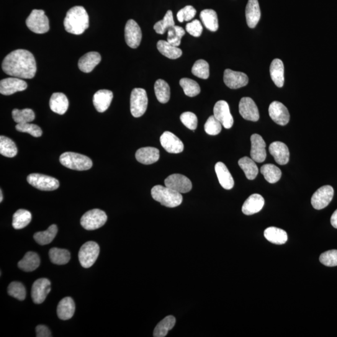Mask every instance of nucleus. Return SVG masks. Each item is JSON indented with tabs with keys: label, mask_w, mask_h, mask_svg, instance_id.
<instances>
[{
	"label": "nucleus",
	"mask_w": 337,
	"mask_h": 337,
	"mask_svg": "<svg viewBox=\"0 0 337 337\" xmlns=\"http://www.w3.org/2000/svg\"><path fill=\"white\" fill-rule=\"evenodd\" d=\"M265 204L264 197L261 195L254 194L248 197L244 203L242 210L247 215H253L260 212Z\"/></svg>",
	"instance_id": "obj_22"
},
{
	"label": "nucleus",
	"mask_w": 337,
	"mask_h": 337,
	"mask_svg": "<svg viewBox=\"0 0 337 337\" xmlns=\"http://www.w3.org/2000/svg\"><path fill=\"white\" fill-rule=\"evenodd\" d=\"M270 74H271L272 81L277 87H282L284 84V66L282 60L279 59H275L270 67Z\"/></svg>",
	"instance_id": "obj_30"
},
{
	"label": "nucleus",
	"mask_w": 337,
	"mask_h": 337,
	"mask_svg": "<svg viewBox=\"0 0 337 337\" xmlns=\"http://www.w3.org/2000/svg\"><path fill=\"white\" fill-rule=\"evenodd\" d=\"M164 184L166 187L181 194L189 192L192 187L190 179L180 174H172L167 177L164 181Z\"/></svg>",
	"instance_id": "obj_11"
},
{
	"label": "nucleus",
	"mask_w": 337,
	"mask_h": 337,
	"mask_svg": "<svg viewBox=\"0 0 337 337\" xmlns=\"http://www.w3.org/2000/svg\"><path fill=\"white\" fill-rule=\"evenodd\" d=\"M223 81L226 86L231 89H239L246 86L249 83V78L247 74L242 72L226 69L223 73Z\"/></svg>",
	"instance_id": "obj_17"
},
{
	"label": "nucleus",
	"mask_w": 337,
	"mask_h": 337,
	"mask_svg": "<svg viewBox=\"0 0 337 337\" xmlns=\"http://www.w3.org/2000/svg\"><path fill=\"white\" fill-rule=\"evenodd\" d=\"M157 48L162 55L165 56L167 58L171 59V60H176V59L181 57L182 55V51L181 49L171 45L166 41H159L157 43Z\"/></svg>",
	"instance_id": "obj_33"
},
{
	"label": "nucleus",
	"mask_w": 337,
	"mask_h": 337,
	"mask_svg": "<svg viewBox=\"0 0 337 337\" xmlns=\"http://www.w3.org/2000/svg\"><path fill=\"white\" fill-rule=\"evenodd\" d=\"M136 158L140 163L149 165L159 160V151L153 147L140 148L136 152Z\"/></svg>",
	"instance_id": "obj_27"
},
{
	"label": "nucleus",
	"mask_w": 337,
	"mask_h": 337,
	"mask_svg": "<svg viewBox=\"0 0 337 337\" xmlns=\"http://www.w3.org/2000/svg\"><path fill=\"white\" fill-rule=\"evenodd\" d=\"M176 321V318L174 316H166L157 325L154 330L153 336L154 337L166 336L168 335L169 331L174 328Z\"/></svg>",
	"instance_id": "obj_36"
},
{
	"label": "nucleus",
	"mask_w": 337,
	"mask_h": 337,
	"mask_svg": "<svg viewBox=\"0 0 337 337\" xmlns=\"http://www.w3.org/2000/svg\"><path fill=\"white\" fill-rule=\"evenodd\" d=\"M334 190L330 186H324L319 188L313 194L311 203L313 208L321 210L330 204L333 199Z\"/></svg>",
	"instance_id": "obj_10"
},
{
	"label": "nucleus",
	"mask_w": 337,
	"mask_h": 337,
	"mask_svg": "<svg viewBox=\"0 0 337 337\" xmlns=\"http://www.w3.org/2000/svg\"><path fill=\"white\" fill-rule=\"evenodd\" d=\"M27 27L37 34H44L50 30L49 20L42 10H33L26 21Z\"/></svg>",
	"instance_id": "obj_5"
},
{
	"label": "nucleus",
	"mask_w": 337,
	"mask_h": 337,
	"mask_svg": "<svg viewBox=\"0 0 337 337\" xmlns=\"http://www.w3.org/2000/svg\"><path fill=\"white\" fill-rule=\"evenodd\" d=\"M101 56L95 51L87 53L79 59L78 67L84 73H88L94 69L97 64L101 62Z\"/></svg>",
	"instance_id": "obj_23"
},
{
	"label": "nucleus",
	"mask_w": 337,
	"mask_h": 337,
	"mask_svg": "<svg viewBox=\"0 0 337 337\" xmlns=\"http://www.w3.org/2000/svg\"><path fill=\"white\" fill-rule=\"evenodd\" d=\"M175 23L173 14L171 10L167 12L163 20L157 22L154 26V29L158 34L163 35L170 28L174 27Z\"/></svg>",
	"instance_id": "obj_44"
},
{
	"label": "nucleus",
	"mask_w": 337,
	"mask_h": 337,
	"mask_svg": "<svg viewBox=\"0 0 337 337\" xmlns=\"http://www.w3.org/2000/svg\"><path fill=\"white\" fill-rule=\"evenodd\" d=\"M156 96L161 103L165 104L169 101L171 91L168 83L163 79H159L154 84Z\"/></svg>",
	"instance_id": "obj_40"
},
{
	"label": "nucleus",
	"mask_w": 337,
	"mask_h": 337,
	"mask_svg": "<svg viewBox=\"0 0 337 337\" xmlns=\"http://www.w3.org/2000/svg\"><path fill=\"white\" fill-rule=\"evenodd\" d=\"M200 18L205 28L210 32H215L218 30L217 15L214 10L211 9L203 10L200 13Z\"/></svg>",
	"instance_id": "obj_34"
},
{
	"label": "nucleus",
	"mask_w": 337,
	"mask_h": 337,
	"mask_svg": "<svg viewBox=\"0 0 337 337\" xmlns=\"http://www.w3.org/2000/svg\"><path fill=\"white\" fill-rule=\"evenodd\" d=\"M204 130L208 135H217L222 130V124L216 119L214 116H211L205 123Z\"/></svg>",
	"instance_id": "obj_50"
},
{
	"label": "nucleus",
	"mask_w": 337,
	"mask_h": 337,
	"mask_svg": "<svg viewBox=\"0 0 337 337\" xmlns=\"http://www.w3.org/2000/svg\"><path fill=\"white\" fill-rule=\"evenodd\" d=\"M182 124L190 130H195L197 127L198 120L196 115L191 112H185L180 117Z\"/></svg>",
	"instance_id": "obj_51"
},
{
	"label": "nucleus",
	"mask_w": 337,
	"mask_h": 337,
	"mask_svg": "<svg viewBox=\"0 0 337 337\" xmlns=\"http://www.w3.org/2000/svg\"><path fill=\"white\" fill-rule=\"evenodd\" d=\"M270 117L275 123L280 126H285L290 121V114L285 105L279 101L272 102L269 105Z\"/></svg>",
	"instance_id": "obj_16"
},
{
	"label": "nucleus",
	"mask_w": 337,
	"mask_h": 337,
	"mask_svg": "<svg viewBox=\"0 0 337 337\" xmlns=\"http://www.w3.org/2000/svg\"><path fill=\"white\" fill-rule=\"evenodd\" d=\"M107 220L106 213L103 210L94 209L87 211L82 216L81 225L86 230L93 231L102 227Z\"/></svg>",
	"instance_id": "obj_7"
},
{
	"label": "nucleus",
	"mask_w": 337,
	"mask_h": 337,
	"mask_svg": "<svg viewBox=\"0 0 337 337\" xmlns=\"http://www.w3.org/2000/svg\"><path fill=\"white\" fill-rule=\"evenodd\" d=\"M185 31L181 27L178 26H174L170 28L168 32V38H167V42H169L171 45L178 47L181 45V39L182 37L185 35Z\"/></svg>",
	"instance_id": "obj_46"
},
{
	"label": "nucleus",
	"mask_w": 337,
	"mask_h": 337,
	"mask_svg": "<svg viewBox=\"0 0 337 337\" xmlns=\"http://www.w3.org/2000/svg\"><path fill=\"white\" fill-rule=\"evenodd\" d=\"M60 162L66 168L76 171H86L92 168L91 159L83 154L66 152L60 157Z\"/></svg>",
	"instance_id": "obj_4"
},
{
	"label": "nucleus",
	"mask_w": 337,
	"mask_h": 337,
	"mask_svg": "<svg viewBox=\"0 0 337 337\" xmlns=\"http://www.w3.org/2000/svg\"><path fill=\"white\" fill-rule=\"evenodd\" d=\"M261 172L266 181L271 184L276 183L282 176V172L280 169L272 164H267L262 166Z\"/></svg>",
	"instance_id": "obj_39"
},
{
	"label": "nucleus",
	"mask_w": 337,
	"mask_h": 337,
	"mask_svg": "<svg viewBox=\"0 0 337 337\" xmlns=\"http://www.w3.org/2000/svg\"><path fill=\"white\" fill-rule=\"evenodd\" d=\"M50 107L52 111L63 115L69 107L68 97L62 92H55L50 100Z\"/></svg>",
	"instance_id": "obj_28"
},
{
	"label": "nucleus",
	"mask_w": 337,
	"mask_h": 337,
	"mask_svg": "<svg viewBox=\"0 0 337 337\" xmlns=\"http://www.w3.org/2000/svg\"><path fill=\"white\" fill-rule=\"evenodd\" d=\"M75 312V303L73 298L65 297L59 302L57 307V315L61 320H67L73 317Z\"/></svg>",
	"instance_id": "obj_29"
},
{
	"label": "nucleus",
	"mask_w": 337,
	"mask_h": 337,
	"mask_svg": "<svg viewBox=\"0 0 337 337\" xmlns=\"http://www.w3.org/2000/svg\"><path fill=\"white\" fill-rule=\"evenodd\" d=\"M2 69L8 75L20 79H32L37 73V63L33 54L22 50L12 51L5 58Z\"/></svg>",
	"instance_id": "obj_1"
},
{
	"label": "nucleus",
	"mask_w": 337,
	"mask_h": 337,
	"mask_svg": "<svg viewBox=\"0 0 337 337\" xmlns=\"http://www.w3.org/2000/svg\"><path fill=\"white\" fill-rule=\"evenodd\" d=\"M36 333L37 337H51V333L47 326L43 325H38L36 327Z\"/></svg>",
	"instance_id": "obj_55"
},
{
	"label": "nucleus",
	"mask_w": 337,
	"mask_h": 337,
	"mask_svg": "<svg viewBox=\"0 0 337 337\" xmlns=\"http://www.w3.org/2000/svg\"><path fill=\"white\" fill-rule=\"evenodd\" d=\"M27 181L35 188L45 191L55 190L60 186L58 179L42 174H30L27 177Z\"/></svg>",
	"instance_id": "obj_9"
},
{
	"label": "nucleus",
	"mask_w": 337,
	"mask_h": 337,
	"mask_svg": "<svg viewBox=\"0 0 337 337\" xmlns=\"http://www.w3.org/2000/svg\"><path fill=\"white\" fill-rule=\"evenodd\" d=\"M331 224L334 228L337 229V209L333 212L331 215L330 219Z\"/></svg>",
	"instance_id": "obj_56"
},
{
	"label": "nucleus",
	"mask_w": 337,
	"mask_h": 337,
	"mask_svg": "<svg viewBox=\"0 0 337 337\" xmlns=\"http://www.w3.org/2000/svg\"><path fill=\"white\" fill-rule=\"evenodd\" d=\"M148 98L145 89L135 88L131 92L130 105L131 115L135 118L142 117L147 109Z\"/></svg>",
	"instance_id": "obj_6"
},
{
	"label": "nucleus",
	"mask_w": 337,
	"mask_h": 337,
	"mask_svg": "<svg viewBox=\"0 0 337 337\" xmlns=\"http://www.w3.org/2000/svg\"><path fill=\"white\" fill-rule=\"evenodd\" d=\"M57 233V226L53 224L50 226L48 230L45 231L35 233L33 236V238L40 245H47L54 240Z\"/></svg>",
	"instance_id": "obj_38"
},
{
	"label": "nucleus",
	"mask_w": 337,
	"mask_h": 337,
	"mask_svg": "<svg viewBox=\"0 0 337 337\" xmlns=\"http://www.w3.org/2000/svg\"><path fill=\"white\" fill-rule=\"evenodd\" d=\"M269 152L274 157L275 161L280 165H285L289 161V148L285 144L276 141L269 146Z\"/></svg>",
	"instance_id": "obj_21"
},
{
	"label": "nucleus",
	"mask_w": 337,
	"mask_h": 337,
	"mask_svg": "<svg viewBox=\"0 0 337 337\" xmlns=\"http://www.w3.org/2000/svg\"><path fill=\"white\" fill-rule=\"evenodd\" d=\"M40 259L39 256L34 252H28L23 258L19 262L18 266L25 272H33L40 266Z\"/></svg>",
	"instance_id": "obj_31"
},
{
	"label": "nucleus",
	"mask_w": 337,
	"mask_h": 337,
	"mask_svg": "<svg viewBox=\"0 0 337 337\" xmlns=\"http://www.w3.org/2000/svg\"><path fill=\"white\" fill-rule=\"evenodd\" d=\"M125 40L131 48H137L142 40L141 28L135 20H128L125 30Z\"/></svg>",
	"instance_id": "obj_13"
},
{
	"label": "nucleus",
	"mask_w": 337,
	"mask_h": 337,
	"mask_svg": "<svg viewBox=\"0 0 337 337\" xmlns=\"http://www.w3.org/2000/svg\"><path fill=\"white\" fill-rule=\"evenodd\" d=\"M161 146L167 152L172 154H178L184 151V144L173 133L166 131L160 138Z\"/></svg>",
	"instance_id": "obj_18"
},
{
	"label": "nucleus",
	"mask_w": 337,
	"mask_h": 337,
	"mask_svg": "<svg viewBox=\"0 0 337 337\" xmlns=\"http://www.w3.org/2000/svg\"><path fill=\"white\" fill-rule=\"evenodd\" d=\"M18 153V148L11 139L0 136V154L7 158H14Z\"/></svg>",
	"instance_id": "obj_42"
},
{
	"label": "nucleus",
	"mask_w": 337,
	"mask_h": 337,
	"mask_svg": "<svg viewBox=\"0 0 337 337\" xmlns=\"http://www.w3.org/2000/svg\"><path fill=\"white\" fill-rule=\"evenodd\" d=\"M151 195L156 201L160 202L164 206L173 208L181 204L183 197L181 193L175 190L158 185L153 187Z\"/></svg>",
	"instance_id": "obj_3"
},
{
	"label": "nucleus",
	"mask_w": 337,
	"mask_h": 337,
	"mask_svg": "<svg viewBox=\"0 0 337 337\" xmlns=\"http://www.w3.org/2000/svg\"><path fill=\"white\" fill-rule=\"evenodd\" d=\"M3 198H4V196H3V192L2 190H0V202L3 201Z\"/></svg>",
	"instance_id": "obj_57"
},
{
	"label": "nucleus",
	"mask_w": 337,
	"mask_h": 337,
	"mask_svg": "<svg viewBox=\"0 0 337 337\" xmlns=\"http://www.w3.org/2000/svg\"><path fill=\"white\" fill-rule=\"evenodd\" d=\"M192 73L199 78L204 79L209 78V64L204 60H197L192 66Z\"/></svg>",
	"instance_id": "obj_47"
},
{
	"label": "nucleus",
	"mask_w": 337,
	"mask_h": 337,
	"mask_svg": "<svg viewBox=\"0 0 337 337\" xmlns=\"http://www.w3.org/2000/svg\"><path fill=\"white\" fill-rule=\"evenodd\" d=\"M215 171L221 186L227 190L233 189L234 186V179L225 164L218 162L215 164Z\"/></svg>",
	"instance_id": "obj_26"
},
{
	"label": "nucleus",
	"mask_w": 337,
	"mask_h": 337,
	"mask_svg": "<svg viewBox=\"0 0 337 337\" xmlns=\"http://www.w3.org/2000/svg\"><path fill=\"white\" fill-rule=\"evenodd\" d=\"M99 254V246L93 241L87 242L81 246L78 257L81 266L89 268L96 261Z\"/></svg>",
	"instance_id": "obj_8"
},
{
	"label": "nucleus",
	"mask_w": 337,
	"mask_h": 337,
	"mask_svg": "<svg viewBox=\"0 0 337 337\" xmlns=\"http://www.w3.org/2000/svg\"><path fill=\"white\" fill-rule=\"evenodd\" d=\"M238 163L239 166L245 173L247 178L249 180L256 179L259 173V169L253 159L249 158L248 157H244L239 159Z\"/></svg>",
	"instance_id": "obj_37"
},
{
	"label": "nucleus",
	"mask_w": 337,
	"mask_h": 337,
	"mask_svg": "<svg viewBox=\"0 0 337 337\" xmlns=\"http://www.w3.org/2000/svg\"><path fill=\"white\" fill-rule=\"evenodd\" d=\"M261 13L258 0H249L246 9V21L248 27L254 28L261 19Z\"/></svg>",
	"instance_id": "obj_25"
},
{
	"label": "nucleus",
	"mask_w": 337,
	"mask_h": 337,
	"mask_svg": "<svg viewBox=\"0 0 337 337\" xmlns=\"http://www.w3.org/2000/svg\"><path fill=\"white\" fill-rule=\"evenodd\" d=\"M179 84L183 89L185 94L189 97H194L200 93V87L196 81L189 78H182Z\"/></svg>",
	"instance_id": "obj_45"
},
{
	"label": "nucleus",
	"mask_w": 337,
	"mask_h": 337,
	"mask_svg": "<svg viewBox=\"0 0 337 337\" xmlns=\"http://www.w3.org/2000/svg\"><path fill=\"white\" fill-rule=\"evenodd\" d=\"M32 219V213L27 210L19 209L13 216L12 226L15 230H22L27 227Z\"/></svg>",
	"instance_id": "obj_35"
},
{
	"label": "nucleus",
	"mask_w": 337,
	"mask_h": 337,
	"mask_svg": "<svg viewBox=\"0 0 337 337\" xmlns=\"http://www.w3.org/2000/svg\"><path fill=\"white\" fill-rule=\"evenodd\" d=\"M320 261L325 266H337V250H330L321 254Z\"/></svg>",
	"instance_id": "obj_52"
},
{
	"label": "nucleus",
	"mask_w": 337,
	"mask_h": 337,
	"mask_svg": "<svg viewBox=\"0 0 337 337\" xmlns=\"http://www.w3.org/2000/svg\"><path fill=\"white\" fill-rule=\"evenodd\" d=\"M64 27L67 32L79 35L89 27V16L84 8L76 6L67 12L64 20Z\"/></svg>",
	"instance_id": "obj_2"
},
{
	"label": "nucleus",
	"mask_w": 337,
	"mask_h": 337,
	"mask_svg": "<svg viewBox=\"0 0 337 337\" xmlns=\"http://www.w3.org/2000/svg\"><path fill=\"white\" fill-rule=\"evenodd\" d=\"M8 293L12 297L19 300H24L27 295L26 289L21 282H13L8 287Z\"/></svg>",
	"instance_id": "obj_48"
},
{
	"label": "nucleus",
	"mask_w": 337,
	"mask_h": 337,
	"mask_svg": "<svg viewBox=\"0 0 337 337\" xmlns=\"http://www.w3.org/2000/svg\"><path fill=\"white\" fill-rule=\"evenodd\" d=\"M251 156L255 162L262 163L266 160L267 154L266 144L261 136L254 134L251 136Z\"/></svg>",
	"instance_id": "obj_20"
},
{
	"label": "nucleus",
	"mask_w": 337,
	"mask_h": 337,
	"mask_svg": "<svg viewBox=\"0 0 337 337\" xmlns=\"http://www.w3.org/2000/svg\"><path fill=\"white\" fill-rule=\"evenodd\" d=\"M213 116L226 129L233 127L234 118L227 102L221 100L216 102L213 107Z\"/></svg>",
	"instance_id": "obj_12"
},
{
	"label": "nucleus",
	"mask_w": 337,
	"mask_h": 337,
	"mask_svg": "<svg viewBox=\"0 0 337 337\" xmlns=\"http://www.w3.org/2000/svg\"><path fill=\"white\" fill-rule=\"evenodd\" d=\"M49 256L51 262L56 265L68 264L71 258L70 253L68 250L56 248L50 249Z\"/></svg>",
	"instance_id": "obj_41"
},
{
	"label": "nucleus",
	"mask_w": 337,
	"mask_h": 337,
	"mask_svg": "<svg viewBox=\"0 0 337 337\" xmlns=\"http://www.w3.org/2000/svg\"><path fill=\"white\" fill-rule=\"evenodd\" d=\"M28 85L25 81L19 78H8L0 81V93L9 96L15 92L24 91Z\"/></svg>",
	"instance_id": "obj_19"
},
{
	"label": "nucleus",
	"mask_w": 337,
	"mask_h": 337,
	"mask_svg": "<svg viewBox=\"0 0 337 337\" xmlns=\"http://www.w3.org/2000/svg\"><path fill=\"white\" fill-rule=\"evenodd\" d=\"M51 291V282L45 278L39 279L33 283L32 288V298L33 302L40 304L45 300Z\"/></svg>",
	"instance_id": "obj_14"
},
{
	"label": "nucleus",
	"mask_w": 337,
	"mask_h": 337,
	"mask_svg": "<svg viewBox=\"0 0 337 337\" xmlns=\"http://www.w3.org/2000/svg\"><path fill=\"white\" fill-rule=\"evenodd\" d=\"M195 15H196V10L194 7L188 5L179 10L177 13V18L179 22H189L194 19Z\"/></svg>",
	"instance_id": "obj_53"
},
{
	"label": "nucleus",
	"mask_w": 337,
	"mask_h": 337,
	"mask_svg": "<svg viewBox=\"0 0 337 337\" xmlns=\"http://www.w3.org/2000/svg\"><path fill=\"white\" fill-rule=\"evenodd\" d=\"M239 110L244 119L254 122H256L259 120L258 107L251 97H245L241 99Z\"/></svg>",
	"instance_id": "obj_15"
},
{
	"label": "nucleus",
	"mask_w": 337,
	"mask_h": 337,
	"mask_svg": "<svg viewBox=\"0 0 337 337\" xmlns=\"http://www.w3.org/2000/svg\"><path fill=\"white\" fill-rule=\"evenodd\" d=\"M113 98L112 91L101 89L94 94L93 104L97 111L104 113L109 108Z\"/></svg>",
	"instance_id": "obj_24"
},
{
	"label": "nucleus",
	"mask_w": 337,
	"mask_h": 337,
	"mask_svg": "<svg viewBox=\"0 0 337 337\" xmlns=\"http://www.w3.org/2000/svg\"><path fill=\"white\" fill-rule=\"evenodd\" d=\"M13 119L17 124L32 122L35 119L34 111L29 108L23 110L14 109L12 111Z\"/></svg>",
	"instance_id": "obj_43"
},
{
	"label": "nucleus",
	"mask_w": 337,
	"mask_h": 337,
	"mask_svg": "<svg viewBox=\"0 0 337 337\" xmlns=\"http://www.w3.org/2000/svg\"><path fill=\"white\" fill-rule=\"evenodd\" d=\"M16 130L19 132L27 133L35 138H39L42 136L43 131L42 129L38 126L31 124L30 123L17 124Z\"/></svg>",
	"instance_id": "obj_49"
},
{
	"label": "nucleus",
	"mask_w": 337,
	"mask_h": 337,
	"mask_svg": "<svg viewBox=\"0 0 337 337\" xmlns=\"http://www.w3.org/2000/svg\"><path fill=\"white\" fill-rule=\"evenodd\" d=\"M264 236L267 240L271 243L281 245L287 241V234L281 229L271 227L266 229L264 231Z\"/></svg>",
	"instance_id": "obj_32"
},
{
	"label": "nucleus",
	"mask_w": 337,
	"mask_h": 337,
	"mask_svg": "<svg viewBox=\"0 0 337 337\" xmlns=\"http://www.w3.org/2000/svg\"><path fill=\"white\" fill-rule=\"evenodd\" d=\"M186 30L193 37H199L202 35L203 28L199 20H194L192 22L187 23Z\"/></svg>",
	"instance_id": "obj_54"
}]
</instances>
